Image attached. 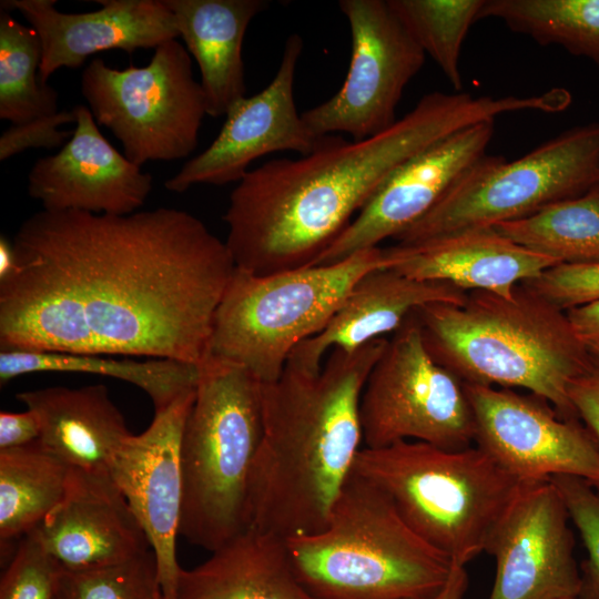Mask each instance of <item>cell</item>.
I'll return each mask as SVG.
<instances>
[{
    "instance_id": "cell-1",
    "label": "cell",
    "mask_w": 599,
    "mask_h": 599,
    "mask_svg": "<svg viewBox=\"0 0 599 599\" xmlns=\"http://www.w3.org/2000/svg\"><path fill=\"white\" fill-rule=\"evenodd\" d=\"M0 280V351L199 365L235 271L225 242L174 207L126 215L40 210Z\"/></svg>"
},
{
    "instance_id": "cell-2",
    "label": "cell",
    "mask_w": 599,
    "mask_h": 599,
    "mask_svg": "<svg viewBox=\"0 0 599 599\" xmlns=\"http://www.w3.org/2000/svg\"><path fill=\"white\" fill-rule=\"evenodd\" d=\"M531 108L527 97L435 91L373 136L325 135L306 155L250 170L223 215L235 267L267 275L315 265L407 160L458 130Z\"/></svg>"
},
{
    "instance_id": "cell-3",
    "label": "cell",
    "mask_w": 599,
    "mask_h": 599,
    "mask_svg": "<svg viewBox=\"0 0 599 599\" xmlns=\"http://www.w3.org/2000/svg\"><path fill=\"white\" fill-rule=\"evenodd\" d=\"M387 342L333 349L317 372L288 359L277 379L262 383L245 528L290 538L325 526L362 449L361 396Z\"/></svg>"
},
{
    "instance_id": "cell-4",
    "label": "cell",
    "mask_w": 599,
    "mask_h": 599,
    "mask_svg": "<svg viewBox=\"0 0 599 599\" xmlns=\"http://www.w3.org/2000/svg\"><path fill=\"white\" fill-rule=\"evenodd\" d=\"M415 314L429 354L463 383L527 389L578 419L568 389L590 351L566 311L528 285L511 297L469 292L464 304L430 303Z\"/></svg>"
},
{
    "instance_id": "cell-5",
    "label": "cell",
    "mask_w": 599,
    "mask_h": 599,
    "mask_svg": "<svg viewBox=\"0 0 599 599\" xmlns=\"http://www.w3.org/2000/svg\"><path fill=\"white\" fill-rule=\"evenodd\" d=\"M286 544L298 579L317 599H430L453 567L384 491L353 471L325 526Z\"/></svg>"
},
{
    "instance_id": "cell-6",
    "label": "cell",
    "mask_w": 599,
    "mask_h": 599,
    "mask_svg": "<svg viewBox=\"0 0 599 599\" xmlns=\"http://www.w3.org/2000/svg\"><path fill=\"white\" fill-rule=\"evenodd\" d=\"M352 471L384 491L415 532L460 566L485 551L525 484L478 446L445 449L415 440L364 447Z\"/></svg>"
},
{
    "instance_id": "cell-7",
    "label": "cell",
    "mask_w": 599,
    "mask_h": 599,
    "mask_svg": "<svg viewBox=\"0 0 599 599\" xmlns=\"http://www.w3.org/2000/svg\"><path fill=\"white\" fill-rule=\"evenodd\" d=\"M181 440L179 534L214 551L245 528L251 468L262 435V383L244 366L207 354Z\"/></svg>"
},
{
    "instance_id": "cell-8",
    "label": "cell",
    "mask_w": 599,
    "mask_h": 599,
    "mask_svg": "<svg viewBox=\"0 0 599 599\" xmlns=\"http://www.w3.org/2000/svg\"><path fill=\"white\" fill-rule=\"evenodd\" d=\"M397 263L393 246L331 264L254 275L235 267L216 309L210 354L246 367L261 383L278 378L292 352L318 334L365 274Z\"/></svg>"
},
{
    "instance_id": "cell-9",
    "label": "cell",
    "mask_w": 599,
    "mask_h": 599,
    "mask_svg": "<svg viewBox=\"0 0 599 599\" xmlns=\"http://www.w3.org/2000/svg\"><path fill=\"white\" fill-rule=\"evenodd\" d=\"M598 179L599 122H595L566 130L514 161L486 153L394 240L413 245L522 219L586 193Z\"/></svg>"
},
{
    "instance_id": "cell-10",
    "label": "cell",
    "mask_w": 599,
    "mask_h": 599,
    "mask_svg": "<svg viewBox=\"0 0 599 599\" xmlns=\"http://www.w3.org/2000/svg\"><path fill=\"white\" fill-rule=\"evenodd\" d=\"M81 93L98 125L109 129L140 166L189 156L207 114L190 53L176 39L158 45L140 68L119 70L92 59L82 72Z\"/></svg>"
},
{
    "instance_id": "cell-11",
    "label": "cell",
    "mask_w": 599,
    "mask_h": 599,
    "mask_svg": "<svg viewBox=\"0 0 599 599\" xmlns=\"http://www.w3.org/2000/svg\"><path fill=\"white\" fill-rule=\"evenodd\" d=\"M359 419L368 448L415 440L463 449L475 441L464 383L429 354L415 312L393 333L372 368Z\"/></svg>"
},
{
    "instance_id": "cell-12",
    "label": "cell",
    "mask_w": 599,
    "mask_h": 599,
    "mask_svg": "<svg viewBox=\"0 0 599 599\" xmlns=\"http://www.w3.org/2000/svg\"><path fill=\"white\" fill-rule=\"evenodd\" d=\"M338 7L352 40L346 78L331 99L301 114L318 138L346 133L363 140L397 121L403 92L426 54L387 0H341Z\"/></svg>"
},
{
    "instance_id": "cell-13",
    "label": "cell",
    "mask_w": 599,
    "mask_h": 599,
    "mask_svg": "<svg viewBox=\"0 0 599 599\" xmlns=\"http://www.w3.org/2000/svg\"><path fill=\"white\" fill-rule=\"evenodd\" d=\"M476 446L522 483L572 476L599 493V446L579 423L535 396L510 388L465 384Z\"/></svg>"
},
{
    "instance_id": "cell-14",
    "label": "cell",
    "mask_w": 599,
    "mask_h": 599,
    "mask_svg": "<svg viewBox=\"0 0 599 599\" xmlns=\"http://www.w3.org/2000/svg\"><path fill=\"white\" fill-rule=\"evenodd\" d=\"M570 520L550 480L525 483L487 542L496 561L488 599L577 598L582 575Z\"/></svg>"
},
{
    "instance_id": "cell-15",
    "label": "cell",
    "mask_w": 599,
    "mask_h": 599,
    "mask_svg": "<svg viewBox=\"0 0 599 599\" xmlns=\"http://www.w3.org/2000/svg\"><path fill=\"white\" fill-rule=\"evenodd\" d=\"M302 51V37L292 33L273 80L230 109L214 141L164 182L167 191L182 193L196 184L237 183L250 171L251 163L266 154L293 151L306 155L318 145L323 136L307 128L294 101L295 71Z\"/></svg>"
},
{
    "instance_id": "cell-16",
    "label": "cell",
    "mask_w": 599,
    "mask_h": 599,
    "mask_svg": "<svg viewBox=\"0 0 599 599\" xmlns=\"http://www.w3.org/2000/svg\"><path fill=\"white\" fill-rule=\"evenodd\" d=\"M195 389L155 410L150 426L132 434L109 467L155 555L163 599H176L182 569L176 559L183 500L181 440Z\"/></svg>"
},
{
    "instance_id": "cell-17",
    "label": "cell",
    "mask_w": 599,
    "mask_h": 599,
    "mask_svg": "<svg viewBox=\"0 0 599 599\" xmlns=\"http://www.w3.org/2000/svg\"><path fill=\"white\" fill-rule=\"evenodd\" d=\"M495 121L458 130L403 163L315 265L339 262L395 238L425 215L486 154Z\"/></svg>"
},
{
    "instance_id": "cell-18",
    "label": "cell",
    "mask_w": 599,
    "mask_h": 599,
    "mask_svg": "<svg viewBox=\"0 0 599 599\" xmlns=\"http://www.w3.org/2000/svg\"><path fill=\"white\" fill-rule=\"evenodd\" d=\"M73 111L71 139L32 165L28 194L48 211L110 215L139 211L152 189V176L109 143L88 106Z\"/></svg>"
},
{
    "instance_id": "cell-19",
    "label": "cell",
    "mask_w": 599,
    "mask_h": 599,
    "mask_svg": "<svg viewBox=\"0 0 599 599\" xmlns=\"http://www.w3.org/2000/svg\"><path fill=\"white\" fill-rule=\"evenodd\" d=\"M101 9L67 13L55 0H1L4 11L17 10L37 31L42 59L39 78L61 68L77 69L92 54L122 50L155 49L180 37L174 16L163 0H97Z\"/></svg>"
},
{
    "instance_id": "cell-20",
    "label": "cell",
    "mask_w": 599,
    "mask_h": 599,
    "mask_svg": "<svg viewBox=\"0 0 599 599\" xmlns=\"http://www.w3.org/2000/svg\"><path fill=\"white\" fill-rule=\"evenodd\" d=\"M31 531L67 570L112 565L151 549L108 471L70 468L61 500Z\"/></svg>"
},
{
    "instance_id": "cell-21",
    "label": "cell",
    "mask_w": 599,
    "mask_h": 599,
    "mask_svg": "<svg viewBox=\"0 0 599 599\" xmlns=\"http://www.w3.org/2000/svg\"><path fill=\"white\" fill-rule=\"evenodd\" d=\"M400 274L445 282L469 292L511 297L516 287L559 263L510 241L494 226L450 233L413 245H394Z\"/></svg>"
},
{
    "instance_id": "cell-22",
    "label": "cell",
    "mask_w": 599,
    "mask_h": 599,
    "mask_svg": "<svg viewBox=\"0 0 599 599\" xmlns=\"http://www.w3.org/2000/svg\"><path fill=\"white\" fill-rule=\"evenodd\" d=\"M467 295L453 284L414 280L393 267L374 270L357 281L328 324L301 343L288 359L317 372L328 352L355 351L393 334L412 313L427 304L460 305Z\"/></svg>"
},
{
    "instance_id": "cell-23",
    "label": "cell",
    "mask_w": 599,
    "mask_h": 599,
    "mask_svg": "<svg viewBox=\"0 0 599 599\" xmlns=\"http://www.w3.org/2000/svg\"><path fill=\"white\" fill-rule=\"evenodd\" d=\"M16 398L37 418L38 441L70 468L108 471L132 435L105 385L45 387Z\"/></svg>"
},
{
    "instance_id": "cell-24",
    "label": "cell",
    "mask_w": 599,
    "mask_h": 599,
    "mask_svg": "<svg viewBox=\"0 0 599 599\" xmlns=\"http://www.w3.org/2000/svg\"><path fill=\"white\" fill-rule=\"evenodd\" d=\"M176 599H317L301 582L286 538L245 528L192 569H181Z\"/></svg>"
},
{
    "instance_id": "cell-25",
    "label": "cell",
    "mask_w": 599,
    "mask_h": 599,
    "mask_svg": "<svg viewBox=\"0 0 599 599\" xmlns=\"http://www.w3.org/2000/svg\"><path fill=\"white\" fill-rule=\"evenodd\" d=\"M172 11L186 50L201 72L206 113L226 115L245 98L242 45L252 19L264 11V0H163Z\"/></svg>"
},
{
    "instance_id": "cell-26",
    "label": "cell",
    "mask_w": 599,
    "mask_h": 599,
    "mask_svg": "<svg viewBox=\"0 0 599 599\" xmlns=\"http://www.w3.org/2000/svg\"><path fill=\"white\" fill-rule=\"evenodd\" d=\"M37 372L87 373L113 377L142 389L154 412L169 406L197 384V365L173 359H114L93 354L41 351H0V383Z\"/></svg>"
},
{
    "instance_id": "cell-27",
    "label": "cell",
    "mask_w": 599,
    "mask_h": 599,
    "mask_svg": "<svg viewBox=\"0 0 599 599\" xmlns=\"http://www.w3.org/2000/svg\"><path fill=\"white\" fill-rule=\"evenodd\" d=\"M70 467L38 440L0 449V538L23 537L61 500Z\"/></svg>"
},
{
    "instance_id": "cell-28",
    "label": "cell",
    "mask_w": 599,
    "mask_h": 599,
    "mask_svg": "<svg viewBox=\"0 0 599 599\" xmlns=\"http://www.w3.org/2000/svg\"><path fill=\"white\" fill-rule=\"evenodd\" d=\"M494 227L510 241L559 264L598 263L599 185Z\"/></svg>"
},
{
    "instance_id": "cell-29",
    "label": "cell",
    "mask_w": 599,
    "mask_h": 599,
    "mask_svg": "<svg viewBox=\"0 0 599 599\" xmlns=\"http://www.w3.org/2000/svg\"><path fill=\"white\" fill-rule=\"evenodd\" d=\"M487 18L599 65V0H485L479 20Z\"/></svg>"
},
{
    "instance_id": "cell-30",
    "label": "cell",
    "mask_w": 599,
    "mask_h": 599,
    "mask_svg": "<svg viewBox=\"0 0 599 599\" xmlns=\"http://www.w3.org/2000/svg\"><path fill=\"white\" fill-rule=\"evenodd\" d=\"M40 38L33 28L0 12V119L24 123L58 112V92L39 78Z\"/></svg>"
},
{
    "instance_id": "cell-31",
    "label": "cell",
    "mask_w": 599,
    "mask_h": 599,
    "mask_svg": "<svg viewBox=\"0 0 599 599\" xmlns=\"http://www.w3.org/2000/svg\"><path fill=\"white\" fill-rule=\"evenodd\" d=\"M402 24L439 67L454 91L460 92V52L485 0H387Z\"/></svg>"
},
{
    "instance_id": "cell-32",
    "label": "cell",
    "mask_w": 599,
    "mask_h": 599,
    "mask_svg": "<svg viewBox=\"0 0 599 599\" xmlns=\"http://www.w3.org/2000/svg\"><path fill=\"white\" fill-rule=\"evenodd\" d=\"M58 599H163L152 549L85 570L63 568Z\"/></svg>"
},
{
    "instance_id": "cell-33",
    "label": "cell",
    "mask_w": 599,
    "mask_h": 599,
    "mask_svg": "<svg viewBox=\"0 0 599 599\" xmlns=\"http://www.w3.org/2000/svg\"><path fill=\"white\" fill-rule=\"evenodd\" d=\"M62 571L63 567L30 531L1 576L0 599H58Z\"/></svg>"
},
{
    "instance_id": "cell-34",
    "label": "cell",
    "mask_w": 599,
    "mask_h": 599,
    "mask_svg": "<svg viewBox=\"0 0 599 599\" xmlns=\"http://www.w3.org/2000/svg\"><path fill=\"white\" fill-rule=\"evenodd\" d=\"M562 311L599 300V262L558 264L525 282Z\"/></svg>"
},
{
    "instance_id": "cell-35",
    "label": "cell",
    "mask_w": 599,
    "mask_h": 599,
    "mask_svg": "<svg viewBox=\"0 0 599 599\" xmlns=\"http://www.w3.org/2000/svg\"><path fill=\"white\" fill-rule=\"evenodd\" d=\"M549 480L560 493L587 549L588 559L582 567L599 582V493L578 477L555 476Z\"/></svg>"
},
{
    "instance_id": "cell-36",
    "label": "cell",
    "mask_w": 599,
    "mask_h": 599,
    "mask_svg": "<svg viewBox=\"0 0 599 599\" xmlns=\"http://www.w3.org/2000/svg\"><path fill=\"white\" fill-rule=\"evenodd\" d=\"M73 122L75 115L72 109L11 124L0 136V160L4 161L28 149L62 148L71 139L73 130H60L59 126Z\"/></svg>"
},
{
    "instance_id": "cell-37",
    "label": "cell",
    "mask_w": 599,
    "mask_h": 599,
    "mask_svg": "<svg viewBox=\"0 0 599 599\" xmlns=\"http://www.w3.org/2000/svg\"><path fill=\"white\" fill-rule=\"evenodd\" d=\"M590 354L588 366L571 382L568 395L577 418L599 446V353Z\"/></svg>"
},
{
    "instance_id": "cell-38",
    "label": "cell",
    "mask_w": 599,
    "mask_h": 599,
    "mask_svg": "<svg viewBox=\"0 0 599 599\" xmlns=\"http://www.w3.org/2000/svg\"><path fill=\"white\" fill-rule=\"evenodd\" d=\"M39 436L38 420L30 410L0 413V449L31 444L37 441Z\"/></svg>"
},
{
    "instance_id": "cell-39",
    "label": "cell",
    "mask_w": 599,
    "mask_h": 599,
    "mask_svg": "<svg viewBox=\"0 0 599 599\" xmlns=\"http://www.w3.org/2000/svg\"><path fill=\"white\" fill-rule=\"evenodd\" d=\"M579 339L591 352L599 353V300L566 311Z\"/></svg>"
},
{
    "instance_id": "cell-40",
    "label": "cell",
    "mask_w": 599,
    "mask_h": 599,
    "mask_svg": "<svg viewBox=\"0 0 599 599\" xmlns=\"http://www.w3.org/2000/svg\"><path fill=\"white\" fill-rule=\"evenodd\" d=\"M468 588V575L465 566L453 564L444 587L430 599H463Z\"/></svg>"
},
{
    "instance_id": "cell-41",
    "label": "cell",
    "mask_w": 599,
    "mask_h": 599,
    "mask_svg": "<svg viewBox=\"0 0 599 599\" xmlns=\"http://www.w3.org/2000/svg\"><path fill=\"white\" fill-rule=\"evenodd\" d=\"M16 254L12 242L3 235L0 237V280L10 275L16 268Z\"/></svg>"
},
{
    "instance_id": "cell-42",
    "label": "cell",
    "mask_w": 599,
    "mask_h": 599,
    "mask_svg": "<svg viewBox=\"0 0 599 599\" xmlns=\"http://www.w3.org/2000/svg\"><path fill=\"white\" fill-rule=\"evenodd\" d=\"M582 585L578 599H599V582L582 567Z\"/></svg>"
},
{
    "instance_id": "cell-43",
    "label": "cell",
    "mask_w": 599,
    "mask_h": 599,
    "mask_svg": "<svg viewBox=\"0 0 599 599\" xmlns=\"http://www.w3.org/2000/svg\"><path fill=\"white\" fill-rule=\"evenodd\" d=\"M596 184L599 185V179H598V181L596 182Z\"/></svg>"
},
{
    "instance_id": "cell-44",
    "label": "cell",
    "mask_w": 599,
    "mask_h": 599,
    "mask_svg": "<svg viewBox=\"0 0 599 599\" xmlns=\"http://www.w3.org/2000/svg\"><path fill=\"white\" fill-rule=\"evenodd\" d=\"M567 599H578V597L577 598H567Z\"/></svg>"
}]
</instances>
